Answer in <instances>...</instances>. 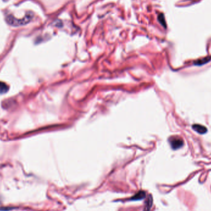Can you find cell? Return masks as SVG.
<instances>
[{"label": "cell", "instance_id": "3957f363", "mask_svg": "<svg viewBox=\"0 0 211 211\" xmlns=\"http://www.w3.org/2000/svg\"><path fill=\"white\" fill-rule=\"evenodd\" d=\"M146 197V193L144 191H140L132 198V200H141Z\"/></svg>", "mask_w": 211, "mask_h": 211}, {"label": "cell", "instance_id": "277c9868", "mask_svg": "<svg viewBox=\"0 0 211 211\" xmlns=\"http://www.w3.org/2000/svg\"><path fill=\"white\" fill-rule=\"evenodd\" d=\"M210 59L211 58L210 57H205V58H203V59H201L196 61L194 64V65H196V66H201V65L205 64L209 62V61L210 60Z\"/></svg>", "mask_w": 211, "mask_h": 211}, {"label": "cell", "instance_id": "5b68a950", "mask_svg": "<svg viewBox=\"0 0 211 211\" xmlns=\"http://www.w3.org/2000/svg\"><path fill=\"white\" fill-rule=\"evenodd\" d=\"M8 90V87L5 83L0 82V94L5 93Z\"/></svg>", "mask_w": 211, "mask_h": 211}, {"label": "cell", "instance_id": "8992f818", "mask_svg": "<svg viewBox=\"0 0 211 211\" xmlns=\"http://www.w3.org/2000/svg\"><path fill=\"white\" fill-rule=\"evenodd\" d=\"M152 197L151 196H149L148 199V201L146 202V206L145 207V210L146 211H149V210L151 209V207L152 206Z\"/></svg>", "mask_w": 211, "mask_h": 211}, {"label": "cell", "instance_id": "6da1fadb", "mask_svg": "<svg viewBox=\"0 0 211 211\" xmlns=\"http://www.w3.org/2000/svg\"><path fill=\"white\" fill-rule=\"evenodd\" d=\"M169 141L172 148L174 149H177L182 148L184 144L183 140L178 136L171 137Z\"/></svg>", "mask_w": 211, "mask_h": 211}, {"label": "cell", "instance_id": "7a4b0ae2", "mask_svg": "<svg viewBox=\"0 0 211 211\" xmlns=\"http://www.w3.org/2000/svg\"><path fill=\"white\" fill-rule=\"evenodd\" d=\"M193 129L199 134H205L208 132V129L206 126L200 124H194L192 126Z\"/></svg>", "mask_w": 211, "mask_h": 211}]
</instances>
